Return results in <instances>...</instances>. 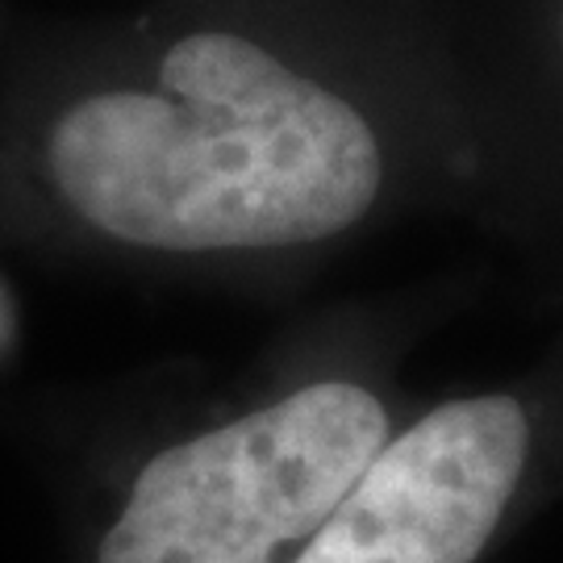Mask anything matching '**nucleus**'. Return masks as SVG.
I'll return each instance as SVG.
<instances>
[{"label":"nucleus","mask_w":563,"mask_h":563,"mask_svg":"<svg viewBox=\"0 0 563 563\" xmlns=\"http://www.w3.org/2000/svg\"><path fill=\"white\" fill-rule=\"evenodd\" d=\"M372 118L276 42L180 13L0 42V242L84 263L301 251L384 192Z\"/></svg>","instance_id":"nucleus-1"},{"label":"nucleus","mask_w":563,"mask_h":563,"mask_svg":"<svg viewBox=\"0 0 563 563\" xmlns=\"http://www.w3.org/2000/svg\"><path fill=\"white\" fill-rule=\"evenodd\" d=\"M526 446L514 397L439 405L384 439L288 563H472L514 497Z\"/></svg>","instance_id":"nucleus-3"},{"label":"nucleus","mask_w":563,"mask_h":563,"mask_svg":"<svg viewBox=\"0 0 563 563\" xmlns=\"http://www.w3.org/2000/svg\"><path fill=\"white\" fill-rule=\"evenodd\" d=\"M388 439L355 380L297 384L163 443L104 514L88 563H280L325 522Z\"/></svg>","instance_id":"nucleus-2"},{"label":"nucleus","mask_w":563,"mask_h":563,"mask_svg":"<svg viewBox=\"0 0 563 563\" xmlns=\"http://www.w3.org/2000/svg\"><path fill=\"white\" fill-rule=\"evenodd\" d=\"M18 339H21V309H18V297H13V288L9 280L0 276V367L18 355Z\"/></svg>","instance_id":"nucleus-4"}]
</instances>
